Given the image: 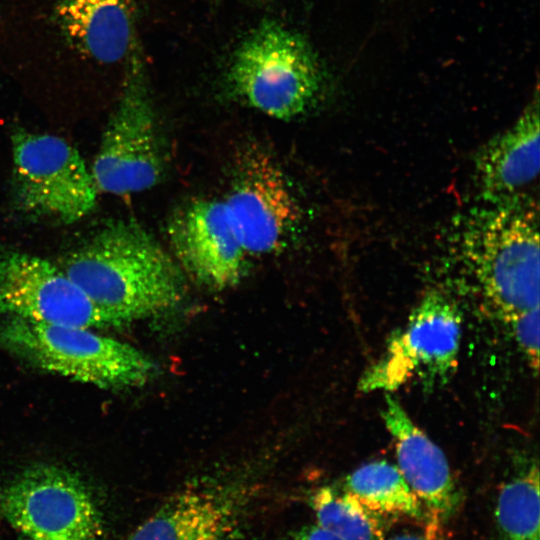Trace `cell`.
Wrapping results in <instances>:
<instances>
[{
	"instance_id": "cell-8",
	"label": "cell",
	"mask_w": 540,
	"mask_h": 540,
	"mask_svg": "<svg viewBox=\"0 0 540 540\" xmlns=\"http://www.w3.org/2000/svg\"><path fill=\"white\" fill-rule=\"evenodd\" d=\"M461 330L458 306L438 291L426 293L384 355L364 372L358 389L392 392L414 375L429 384L444 382L456 368Z\"/></svg>"
},
{
	"instance_id": "cell-19",
	"label": "cell",
	"mask_w": 540,
	"mask_h": 540,
	"mask_svg": "<svg viewBox=\"0 0 540 540\" xmlns=\"http://www.w3.org/2000/svg\"><path fill=\"white\" fill-rule=\"evenodd\" d=\"M516 341L531 367H539V307L520 313L508 320Z\"/></svg>"
},
{
	"instance_id": "cell-1",
	"label": "cell",
	"mask_w": 540,
	"mask_h": 540,
	"mask_svg": "<svg viewBox=\"0 0 540 540\" xmlns=\"http://www.w3.org/2000/svg\"><path fill=\"white\" fill-rule=\"evenodd\" d=\"M62 269L121 326L170 310L185 295L175 259L133 220L106 224L66 258Z\"/></svg>"
},
{
	"instance_id": "cell-3",
	"label": "cell",
	"mask_w": 540,
	"mask_h": 540,
	"mask_svg": "<svg viewBox=\"0 0 540 540\" xmlns=\"http://www.w3.org/2000/svg\"><path fill=\"white\" fill-rule=\"evenodd\" d=\"M324 82V67L311 43L275 20L262 22L245 37L226 73L236 99L280 120L308 111Z\"/></svg>"
},
{
	"instance_id": "cell-9",
	"label": "cell",
	"mask_w": 540,
	"mask_h": 540,
	"mask_svg": "<svg viewBox=\"0 0 540 540\" xmlns=\"http://www.w3.org/2000/svg\"><path fill=\"white\" fill-rule=\"evenodd\" d=\"M0 314L90 329L121 327L62 268L14 250H0Z\"/></svg>"
},
{
	"instance_id": "cell-17",
	"label": "cell",
	"mask_w": 540,
	"mask_h": 540,
	"mask_svg": "<svg viewBox=\"0 0 540 540\" xmlns=\"http://www.w3.org/2000/svg\"><path fill=\"white\" fill-rule=\"evenodd\" d=\"M539 505V469L532 464L506 482L498 495V540H539Z\"/></svg>"
},
{
	"instance_id": "cell-18",
	"label": "cell",
	"mask_w": 540,
	"mask_h": 540,
	"mask_svg": "<svg viewBox=\"0 0 540 540\" xmlns=\"http://www.w3.org/2000/svg\"><path fill=\"white\" fill-rule=\"evenodd\" d=\"M317 525L340 540H383V516L377 514L347 491L323 487L311 498Z\"/></svg>"
},
{
	"instance_id": "cell-21",
	"label": "cell",
	"mask_w": 540,
	"mask_h": 540,
	"mask_svg": "<svg viewBox=\"0 0 540 540\" xmlns=\"http://www.w3.org/2000/svg\"><path fill=\"white\" fill-rule=\"evenodd\" d=\"M433 534L429 531L427 533H401L396 535L391 540H432Z\"/></svg>"
},
{
	"instance_id": "cell-16",
	"label": "cell",
	"mask_w": 540,
	"mask_h": 540,
	"mask_svg": "<svg viewBox=\"0 0 540 540\" xmlns=\"http://www.w3.org/2000/svg\"><path fill=\"white\" fill-rule=\"evenodd\" d=\"M345 491L371 511L384 515L425 519V508L397 466L373 461L354 470L345 480Z\"/></svg>"
},
{
	"instance_id": "cell-10",
	"label": "cell",
	"mask_w": 540,
	"mask_h": 540,
	"mask_svg": "<svg viewBox=\"0 0 540 540\" xmlns=\"http://www.w3.org/2000/svg\"><path fill=\"white\" fill-rule=\"evenodd\" d=\"M223 202L248 255L277 251L299 221L300 210L283 171L259 147L241 153Z\"/></svg>"
},
{
	"instance_id": "cell-7",
	"label": "cell",
	"mask_w": 540,
	"mask_h": 540,
	"mask_svg": "<svg viewBox=\"0 0 540 540\" xmlns=\"http://www.w3.org/2000/svg\"><path fill=\"white\" fill-rule=\"evenodd\" d=\"M12 154L15 197L25 213L70 224L95 207L99 191L91 170L63 138L17 130Z\"/></svg>"
},
{
	"instance_id": "cell-5",
	"label": "cell",
	"mask_w": 540,
	"mask_h": 540,
	"mask_svg": "<svg viewBox=\"0 0 540 540\" xmlns=\"http://www.w3.org/2000/svg\"><path fill=\"white\" fill-rule=\"evenodd\" d=\"M118 103L102 135L91 173L99 192L123 196L151 189L164 175V153L144 60L126 59Z\"/></svg>"
},
{
	"instance_id": "cell-20",
	"label": "cell",
	"mask_w": 540,
	"mask_h": 540,
	"mask_svg": "<svg viewBox=\"0 0 540 540\" xmlns=\"http://www.w3.org/2000/svg\"><path fill=\"white\" fill-rule=\"evenodd\" d=\"M291 540H340L317 524L306 525L295 532Z\"/></svg>"
},
{
	"instance_id": "cell-13",
	"label": "cell",
	"mask_w": 540,
	"mask_h": 540,
	"mask_svg": "<svg viewBox=\"0 0 540 540\" xmlns=\"http://www.w3.org/2000/svg\"><path fill=\"white\" fill-rule=\"evenodd\" d=\"M382 418L395 443L397 467L413 493L433 519L449 517L459 505L460 492L443 451L391 394L385 395Z\"/></svg>"
},
{
	"instance_id": "cell-4",
	"label": "cell",
	"mask_w": 540,
	"mask_h": 540,
	"mask_svg": "<svg viewBox=\"0 0 540 540\" xmlns=\"http://www.w3.org/2000/svg\"><path fill=\"white\" fill-rule=\"evenodd\" d=\"M0 347L42 370L103 389L142 386L158 371L136 347L84 327L7 317L0 322Z\"/></svg>"
},
{
	"instance_id": "cell-2",
	"label": "cell",
	"mask_w": 540,
	"mask_h": 540,
	"mask_svg": "<svg viewBox=\"0 0 540 540\" xmlns=\"http://www.w3.org/2000/svg\"><path fill=\"white\" fill-rule=\"evenodd\" d=\"M505 320L539 307L538 209L526 197L463 217L448 255Z\"/></svg>"
},
{
	"instance_id": "cell-6",
	"label": "cell",
	"mask_w": 540,
	"mask_h": 540,
	"mask_svg": "<svg viewBox=\"0 0 540 540\" xmlns=\"http://www.w3.org/2000/svg\"><path fill=\"white\" fill-rule=\"evenodd\" d=\"M0 515L21 540H106L103 512L74 472L35 464L0 487Z\"/></svg>"
},
{
	"instance_id": "cell-14",
	"label": "cell",
	"mask_w": 540,
	"mask_h": 540,
	"mask_svg": "<svg viewBox=\"0 0 540 540\" xmlns=\"http://www.w3.org/2000/svg\"><path fill=\"white\" fill-rule=\"evenodd\" d=\"M539 129L536 94L513 125L491 138L478 151L474 176L484 203L525 197L521 193L539 173Z\"/></svg>"
},
{
	"instance_id": "cell-11",
	"label": "cell",
	"mask_w": 540,
	"mask_h": 540,
	"mask_svg": "<svg viewBox=\"0 0 540 540\" xmlns=\"http://www.w3.org/2000/svg\"><path fill=\"white\" fill-rule=\"evenodd\" d=\"M168 237L181 270L200 284L223 290L243 276L248 253L223 201L188 203L172 216Z\"/></svg>"
},
{
	"instance_id": "cell-12",
	"label": "cell",
	"mask_w": 540,
	"mask_h": 540,
	"mask_svg": "<svg viewBox=\"0 0 540 540\" xmlns=\"http://www.w3.org/2000/svg\"><path fill=\"white\" fill-rule=\"evenodd\" d=\"M243 495L221 486L186 488L166 500L128 540H235Z\"/></svg>"
},
{
	"instance_id": "cell-15",
	"label": "cell",
	"mask_w": 540,
	"mask_h": 540,
	"mask_svg": "<svg viewBox=\"0 0 540 540\" xmlns=\"http://www.w3.org/2000/svg\"><path fill=\"white\" fill-rule=\"evenodd\" d=\"M53 15L70 45L98 63L120 62L137 47L132 0H53Z\"/></svg>"
}]
</instances>
